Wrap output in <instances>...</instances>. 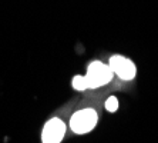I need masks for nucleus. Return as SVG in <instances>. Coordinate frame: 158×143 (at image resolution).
<instances>
[{
  "label": "nucleus",
  "mask_w": 158,
  "mask_h": 143,
  "mask_svg": "<svg viewBox=\"0 0 158 143\" xmlns=\"http://www.w3.org/2000/svg\"><path fill=\"white\" fill-rule=\"evenodd\" d=\"M66 133V125L59 118L48 120L44 125L43 133H41V142L43 143H60Z\"/></svg>",
  "instance_id": "20e7f679"
},
{
  "label": "nucleus",
  "mask_w": 158,
  "mask_h": 143,
  "mask_svg": "<svg viewBox=\"0 0 158 143\" xmlns=\"http://www.w3.org/2000/svg\"><path fill=\"white\" fill-rule=\"evenodd\" d=\"M98 116L94 109H83L78 110L71 116L70 127L74 133L78 135H84V133L91 132L96 127Z\"/></svg>",
  "instance_id": "f03ea898"
},
{
  "label": "nucleus",
  "mask_w": 158,
  "mask_h": 143,
  "mask_svg": "<svg viewBox=\"0 0 158 143\" xmlns=\"http://www.w3.org/2000/svg\"><path fill=\"white\" fill-rule=\"evenodd\" d=\"M108 66L113 70V73H115L123 80H132L135 77V73H137L135 65L130 59L124 57V56H120V55L111 56Z\"/></svg>",
  "instance_id": "7ed1b4c3"
},
{
  "label": "nucleus",
  "mask_w": 158,
  "mask_h": 143,
  "mask_svg": "<svg viewBox=\"0 0 158 143\" xmlns=\"http://www.w3.org/2000/svg\"><path fill=\"white\" fill-rule=\"evenodd\" d=\"M73 87L76 89V90H78V92L87 90V87H85V82H84V76H74Z\"/></svg>",
  "instance_id": "39448f33"
},
{
  "label": "nucleus",
  "mask_w": 158,
  "mask_h": 143,
  "mask_svg": "<svg viewBox=\"0 0 158 143\" xmlns=\"http://www.w3.org/2000/svg\"><path fill=\"white\" fill-rule=\"evenodd\" d=\"M106 109L108 110V112H115V110L118 109V100L117 97H114V96H111V97H108L106 102Z\"/></svg>",
  "instance_id": "423d86ee"
},
{
  "label": "nucleus",
  "mask_w": 158,
  "mask_h": 143,
  "mask_svg": "<svg viewBox=\"0 0 158 143\" xmlns=\"http://www.w3.org/2000/svg\"><path fill=\"white\" fill-rule=\"evenodd\" d=\"M113 70L110 69L108 65H104L103 62H96L90 63L87 70V74L84 76L85 87L87 89H97L100 86L110 83L113 79Z\"/></svg>",
  "instance_id": "f257e3e1"
}]
</instances>
